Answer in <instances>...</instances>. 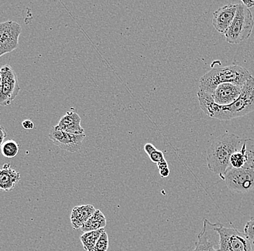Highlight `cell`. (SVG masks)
Masks as SVG:
<instances>
[{
  "label": "cell",
  "instance_id": "2e32d148",
  "mask_svg": "<svg viewBox=\"0 0 254 251\" xmlns=\"http://www.w3.org/2000/svg\"><path fill=\"white\" fill-rule=\"evenodd\" d=\"M106 223H107V221H106V217L103 214L102 211L99 209H96L93 216L80 229L83 233L95 231V230L104 229V227L106 226Z\"/></svg>",
  "mask_w": 254,
  "mask_h": 251
},
{
  "label": "cell",
  "instance_id": "d4e9b609",
  "mask_svg": "<svg viewBox=\"0 0 254 251\" xmlns=\"http://www.w3.org/2000/svg\"><path fill=\"white\" fill-rule=\"evenodd\" d=\"M156 148L154 145H152V144H146L144 146V152H146V154L147 155L150 156L154 151L156 150Z\"/></svg>",
  "mask_w": 254,
  "mask_h": 251
},
{
  "label": "cell",
  "instance_id": "603a6c76",
  "mask_svg": "<svg viewBox=\"0 0 254 251\" xmlns=\"http://www.w3.org/2000/svg\"><path fill=\"white\" fill-rule=\"evenodd\" d=\"M149 157H150L151 161L156 164L163 161V160H166V159H165L164 154H163L161 151L158 150V149L154 151V152H152Z\"/></svg>",
  "mask_w": 254,
  "mask_h": 251
},
{
  "label": "cell",
  "instance_id": "8992f818",
  "mask_svg": "<svg viewBox=\"0 0 254 251\" xmlns=\"http://www.w3.org/2000/svg\"><path fill=\"white\" fill-rule=\"evenodd\" d=\"M223 180L227 187L233 191L246 193L254 190V170L245 168H228Z\"/></svg>",
  "mask_w": 254,
  "mask_h": 251
},
{
  "label": "cell",
  "instance_id": "7402d4cb",
  "mask_svg": "<svg viewBox=\"0 0 254 251\" xmlns=\"http://www.w3.org/2000/svg\"><path fill=\"white\" fill-rule=\"evenodd\" d=\"M244 235L252 243H254V217L246 222L244 227Z\"/></svg>",
  "mask_w": 254,
  "mask_h": 251
},
{
  "label": "cell",
  "instance_id": "30bf717a",
  "mask_svg": "<svg viewBox=\"0 0 254 251\" xmlns=\"http://www.w3.org/2000/svg\"><path fill=\"white\" fill-rule=\"evenodd\" d=\"M243 88L244 86L230 83L222 84L214 89L211 96L218 105H229L239 98Z\"/></svg>",
  "mask_w": 254,
  "mask_h": 251
},
{
  "label": "cell",
  "instance_id": "f546056e",
  "mask_svg": "<svg viewBox=\"0 0 254 251\" xmlns=\"http://www.w3.org/2000/svg\"><path fill=\"white\" fill-rule=\"evenodd\" d=\"M1 68H0V86H1Z\"/></svg>",
  "mask_w": 254,
  "mask_h": 251
},
{
  "label": "cell",
  "instance_id": "4fadbf2b",
  "mask_svg": "<svg viewBox=\"0 0 254 251\" xmlns=\"http://www.w3.org/2000/svg\"><path fill=\"white\" fill-rule=\"evenodd\" d=\"M96 209L91 204L82 205L73 208L71 210L70 221L71 226L74 230L81 228L94 214Z\"/></svg>",
  "mask_w": 254,
  "mask_h": 251
},
{
  "label": "cell",
  "instance_id": "6da1fadb",
  "mask_svg": "<svg viewBox=\"0 0 254 251\" xmlns=\"http://www.w3.org/2000/svg\"><path fill=\"white\" fill-rule=\"evenodd\" d=\"M197 96L201 110L212 118L230 120L243 117L254 110V78L252 76L246 82L241 96L229 105H218L211 95L200 89Z\"/></svg>",
  "mask_w": 254,
  "mask_h": 251
},
{
  "label": "cell",
  "instance_id": "f1b7e54d",
  "mask_svg": "<svg viewBox=\"0 0 254 251\" xmlns=\"http://www.w3.org/2000/svg\"><path fill=\"white\" fill-rule=\"evenodd\" d=\"M242 4H244V5L246 6L247 8H251V7H254V1H252V0H248V1H242Z\"/></svg>",
  "mask_w": 254,
  "mask_h": 251
},
{
  "label": "cell",
  "instance_id": "ba28073f",
  "mask_svg": "<svg viewBox=\"0 0 254 251\" xmlns=\"http://www.w3.org/2000/svg\"><path fill=\"white\" fill-rule=\"evenodd\" d=\"M22 28L17 22L0 23V57L17 49Z\"/></svg>",
  "mask_w": 254,
  "mask_h": 251
},
{
  "label": "cell",
  "instance_id": "5b68a950",
  "mask_svg": "<svg viewBox=\"0 0 254 251\" xmlns=\"http://www.w3.org/2000/svg\"><path fill=\"white\" fill-rule=\"evenodd\" d=\"M214 230L219 235L218 251H253V243L246 235L233 227L214 224Z\"/></svg>",
  "mask_w": 254,
  "mask_h": 251
},
{
  "label": "cell",
  "instance_id": "9c48e42d",
  "mask_svg": "<svg viewBox=\"0 0 254 251\" xmlns=\"http://www.w3.org/2000/svg\"><path fill=\"white\" fill-rule=\"evenodd\" d=\"M49 138L56 146L63 150L76 153L80 150L85 134L75 135L65 133L53 127L49 132Z\"/></svg>",
  "mask_w": 254,
  "mask_h": 251
},
{
  "label": "cell",
  "instance_id": "7c38bea8",
  "mask_svg": "<svg viewBox=\"0 0 254 251\" xmlns=\"http://www.w3.org/2000/svg\"><path fill=\"white\" fill-rule=\"evenodd\" d=\"M55 127L65 133L75 135L85 134V130L81 126L80 116L73 111L66 112Z\"/></svg>",
  "mask_w": 254,
  "mask_h": 251
},
{
  "label": "cell",
  "instance_id": "4dcf8cb0",
  "mask_svg": "<svg viewBox=\"0 0 254 251\" xmlns=\"http://www.w3.org/2000/svg\"><path fill=\"white\" fill-rule=\"evenodd\" d=\"M253 246H254V243H253Z\"/></svg>",
  "mask_w": 254,
  "mask_h": 251
},
{
  "label": "cell",
  "instance_id": "7a4b0ae2",
  "mask_svg": "<svg viewBox=\"0 0 254 251\" xmlns=\"http://www.w3.org/2000/svg\"><path fill=\"white\" fill-rule=\"evenodd\" d=\"M243 139L234 134L225 133L214 139L208 149L206 162L209 170L223 179L230 167L232 154L239 150Z\"/></svg>",
  "mask_w": 254,
  "mask_h": 251
},
{
  "label": "cell",
  "instance_id": "e0dca14e",
  "mask_svg": "<svg viewBox=\"0 0 254 251\" xmlns=\"http://www.w3.org/2000/svg\"><path fill=\"white\" fill-rule=\"evenodd\" d=\"M239 150L245 156V164L243 168L254 170V139H243Z\"/></svg>",
  "mask_w": 254,
  "mask_h": 251
},
{
  "label": "cell",
  "instance_id": "277c9868",
  "mask_svg": "<svg viewBox=\"0 0 254 251\" xmlns=\"http://www.w3.org/2000/svg\"><path fill=\"white\" fill-rule=\"evenodd\" d=\"M254 25L253 16L250 9L244 4H238L236 16L225 33L228 43L237 44L249 39Z\"/></svg>",
  "mask_w": 254,
  "mask_h": 251
},
{
  "label": "cell",
  "instance_id": "d6986e66",
  "mask_svg": "<svg viewBox=\"0 0 254 251\" xmlns=\"http://www.w3.org/2000/svg\"><path fill=\"white\" fill-rule=\"evenodd\" d=\"M19 149H20V147L17 142L13 140H9V141L4 142L1 146V150L4 157H5L6 158L12 159L15 158L17 155Z\"/></svg>",
  "mask_w": 254,
  "mask_h": 251
},
{
  "label": "cell",
  "instance_id": "3957f363",
  "mask_svg": "<svg viewBox=\"0 0 254 251\" xmlns=\"http://www.w3.org/2000/svg\"><path fill=\"white\" fill-rule=\"evenodd\" d=\"M252 77L247 69L238 65L213 68L200 79L199 89L212 95L220 84L230 83L244 86Z\"/></svg>",
  "mask_w": 254,
  "mask_h": 251
},
{
  "label": "cell",
  "instance_id": "cb8c5ba5",
  "mask_svg": "<svg viewBox=\"0 0 254 251\" xmlns=\"http://www.w3.org/2000/svg\"><path fill=\"white\" fill-rule=\"evenodd\" d=\"M7 136V131L4 129V127L0 125V149H1L3 144H4V139Z\"/></svg>",
  "mask_w": 254,
  "mask_h": 251
},
{
  "label": "cell",
  "instance_id": "484cf974",
  "mask_svg": "<svg viewBox=\"0 0 254 251\" xmlns=\"http://www.w3.org/2000/svg\"><path fill=\"white\" fill-rule=\"evenodd\" d=\"M22 125H23V128L26 130H31L34 128V124L30 120H24L23 123H22Z\"/></svg>",
  "mask_w": 254,
  "mask_h": 251
},
{
  "label": "cell",
  "instance_id": "9a60e30c",
  "mask_svg": "<svg viewBox=\"0 0 254 251\" xmlns=\"http://www.w3.org/2000/svg\"><path fill=\"white\" fill-rule=\"evenodd\" d=\"M212 228V223L204 219V226L198 235V241L193 251H218L214 249V243L209 238V232Z\"/></svg>",
  "mask_w": 254,
  "mask_h": 251
},
{
  "label": "cell",
  "instance_id": "52a82bcc",
  "mask_svg": "<svg viewBox=\"0 0 254 251\" xmlns=\"http://www.w3.org/2000/svg\"><path fill=\"white\" fill-rule=\"evenodd\" d=\"M0 106H9L20 92L18 79L12 67L5 65L1 68Z\"/></svg>",
  "mask_w": 254,
  "mask_h": 251
},
{
  "label": "cell",
  "instance_id": "ac0fdd59",
  "mask_svg": "<svg viewBox=\"0 0 254 251\" xmlns=\"http://www.w3.org/2000/svg\"><path fill=\"white\" fill-rule=\"evenodd\" d=\"M105 231L104 229L95 230V231L84 233L80 236V241L82 242L84 249L87 251H93L97 241L99 239L100 236Z\"/></svg>",
  "mask_w": 254,
  "mask_h": 251
},
{
  "label": "cell",
  "instance_id": "8fae6325",
  "mask_svg": "<svg viewBox=\"0 0 254 251\" xmlns=\"http://www.w3.org/2000/svg\"><path fill=\"white\" fill-rule=\"evenodd\" d=\"M238 4H228L214 11L212 24L216 31L225 33L236 16Z\"/></svg>",
  "mask_w": 254,
  "mask_h": 251
},
{
  "label": "cell",
  "instance_id": "ffe728a7",
  "mask_svg": "<svg viewBox=\"0 0 254 251\" xmlns=\"http://www.w3.org/2000/svg\"><path fill=\"white\" fill-rule=\"evenodd\" d=\"M244 164H245V156L241 151L238 150L232 154L230 159V167L241 169L244 167Z\"/></svg>",
  "mask_w": 254,
  "mask_h": 251
},
{
  "label": "cell",
  "instance_id": "83f0119b",
  "mask_svg": "<svg viewBox=\"0 0 254 251\" xmlns=\"http://www.w3.org/2000/svg\"><path fill=\"white\" fill-rule=\"evenodd\" d=\"M157 165H158L159 170H160V169H165V168L168 167V163H167V161L166 160H163V161L159 162V163L157 164Z\"/></svg>",
  "mask_w": 254,
  "mask_h": 251
},
{
  "label": "cell",
  "instance_id": "44dd1931",
  "mask_svg": "<svg viewBox=\"0 0 254 251\" xmlns=\"http://www.w3.org/2000/svg\"><path fill=\"white\" fill-rule=\"evenodd\" d=\"M109 246V237L106 232L104 231L97 241L93 251H107Z\"/></svg>",
  "mask_w": 254,
  "mask_h": 251
},
{
  "label": "cell",
  "instance_id": "4316f807",
  "mask_svg": "<svg viewBox=\"0 0 254 251\" xmlns=\"http://www.w3.org/2000/svg\"><path fill=\"white\" fill-rule=\"evenodd\" d=\"M160 174L161 176V177L163 178H166V177H168L170 174V169L169 168H165V169H160Z\"/></svg>",
  "mask_w": 254,
  "mask_h": 251
},
{
  "label": "cell",
  "instance_id": "5bb4252c",
  "mask_svg": "<svg viewBox=\"0 0 254 251\" xmlns=\"http://www.w3.org/2000/svg\"><path fill=\"white\" fill-rule=\"evenodd\" d=\"M20 180V174L11 167L10 164H5L0 168V190L10 191Z\"/></svg>",
  "mask_w": 254,
  "mask_h": 251
}]
</instances>
